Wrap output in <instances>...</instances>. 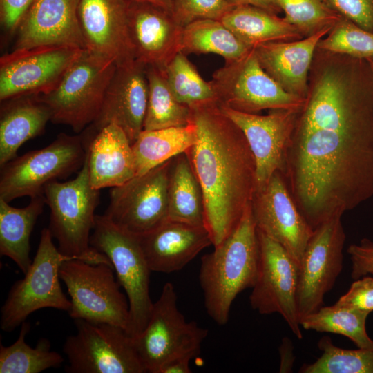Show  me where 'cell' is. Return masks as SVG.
<instances>
[{"instance_id":"obj_27","label":"cell","mask_w":373,"mask_h":373,"mask_svg":"<svg viewBox=\"0 0 373 373\" xmlns=\"http://www.w3.org/2000/svg\"><path fill=\"white\" fill-rule=\"evenodd\" d=\"M167 202L169 220L205 227L203 191L186 152L171 160Z\"/></svg>"},{"instance_id":"obj_24","label":"cell","mask_w":373,"mask_h":373,"mask_svg":"<svg viewBox=\"0 0 373 373\" xmlns=\"http://www.w3.org/2000/svg\"><path fill=\"white\" fill-rule=\"evenodd\" d=\"M331 29L326 26L300 41H270L253 49L263 69L285 90L307 98V76L314 50Z\"/></svg>"},{"instance_id":"obj_26","label":"cell","mask_w":373,"mask_h":373,"mask_svg":"<svg viewBox=\"0 0 373 373\" xmlns=\"http://www.w3.org/2000/svg\"><path fill=\"white\" fill-rule=\"evenodd\" d=\"M51 117L50 108L37 95L1 102L0 166L15 158L22 144L41 135Z\"/></svg>"},{"instance_id":"obj_41","label":"cell","mask_w":373,"mask_h":373,"mask_svg":"<svg viewBox=\"0 0 373 373\" xmlns=\"http://www.w3.org/2000/svg\"><path fill=\"white\" fill-rule=\"evenodd\" d=\"M334 8L365 30L373 28V0H327Z\"/></svg>"},{"instance_id":"obj_7","label":"cell","mask_w":373,"mask_h":373,"mask_svg":"<svg viewBox=\"0 0 373 373\" xmlns=\"http://www.w3.org/2000/svg\"><path fill=\"white\" fill-rule=\"evenodd\" d=\"M87 148L82 134L60 133L48 146L17 156L1 167L0 199L44 195L50 182L66 179L80 170Z\"/></svg>"},{"instance_id":"obj_34","label":"cell","mask_w":373,"mask_h":373,"mask_svg":"<svg viewBox=\"0 0 373 373\" xmlns=\"http://www.w3.org/2000/svg\"><path fill=\"white\" fill-rule=\"evenodd\" d=\"M20 326L19 336L12 345H0V373H39L59 367L64 358L58 352L50 350V341L41 338L32 347L26 342L30 323L24 321Z\"/></svg>"},{"instance_id":"obj_12","label":"cell","mask_w":373,"mask_h":373,"mask_svg":"<svg viewBox=\"0 0 373 373\" xmlns=\"http://www.w3.org/2000/svg\"><path fill=\"white\" fill-rule=\"evenodd\" d=\"M77 333L66 338L63 352L68 373H144L134 339L121 327L75 319Z\"/></svg>"},{"instance_id":"obj_4","label":"cell","mask_w":373,"mask_h":373,"mask_svg":"<svg viewBox=\"0 0 373 373\" xmlns=\"http://www.w3.org/2000/svg\"><path fill=\"white\" fill-rule=\"evenodd\" d=\"M44 196L50 211L48 229L64 256L90 263H112L90 243L99 190L90 182L88 156L75 178L48 184ZM113 266V265H112Z\"/></svg>"},{"instance_id":"obj_11","label":"cell","mask_w":373,"mask_h":373,"mask_svg":"<svg viewBox=\"0 0 373 373\" xmlns=\"http://www.w3.org/2000/svg\"><path fill=\"white\" fill-rule=\"evenodd\" d=\"M210 81L219 104L248 113L265 109L300 111L307 99L289 93L274 80L253 48L239 59L225 61Z\"/></svg>"},{"instance_id":"obj_28","label":"cell","mask_w":373,"mask_h":373,"mask_svg":"<svg viewBox=\"0 0 373 373\" xmlns=\"http://www.w3.org/2000/svg\"><path fill=\"white\" fill-rule=\"evenodd\" d=\"M45 204L44 195L30 198V203L22 208L12 207L0 199V254L10 258L23 274L32 261L30 235Z\"/></svg>"},{"instance_id":"obj_32","label":"cell","mask_w":373,"mask_h":373,"mask_svg":"<svg viewBox=\"0 0 373 373\" xmlns=\"http://www.w3.org/2000/svg\"><path fill=\"white\" fill-rule=\"evenodd\" d=\"M148 103L143 130L183 126L191 122V108L179 102L172 93L164 70L146 66Z\"/></svg>"},{"instance_id":"obj_45","label":"cell","mask_w":373,"mask_h":373,"mask_svg":"<svg viewBox=\"0 0 373 373\" xmlns=\"http://www.w3.org/2000/svg\"><path fill=\"white\" fill-rule=\"evenodd\" d=\"M194 356L183 355L172 358L160 368L158 373H191L189 361Z\"/></svg>"},{"instance_id":"obj_37","label":"cell","mask_w":373,"mask_h":373,"mask_svg":"<svg viewBox=\"0 0 373 373\" xmlns=\"http://www.w3.org/2000/svg\"><path fill=\"white\" fill-rule=\"evenodd\" d=\"M318 45L321 48L333 52L358 57H373V33L347 21L338 23L331 34Z\"/></svg>"},{"instance_id":"obj_18","label":"cell","mask_w":373,"mask_h":373,"mask_svg":"<svg viewBox=\"0 0 373 373\" xmlns=\"http://www.w3.org/2000/svg\"><path fill=\"white\" fill-rule=\"evenodd\" d=\"M148 97L146 65L135 59L117 65L97 117L82 133L86 142L104 126L115 124L133 144L143 131Z\"/></svg>"},{"instance_id":"obj_33","label":"cell","mask_w":373,"mask_h":373,"mask_svg":"<svg viewBox=\"0 0 373 373\" xmlns=\"http://www.w3.org/2000/svg\"><path fill=\"white\" fill-rule=\"evenodd\" d=\"M369 314L336 302L331 306H322L302 318L300 324L306 330L343 335L358 348H372L373 340L367 334L365 326Z\"/></svg>"},{"instance_id":"obj_2","label":"cell","mask_w":373,"mask_h":373,"mask_svg":"<svg viewBox=\"0 0 373 373\" xmlns=\"http://www.w3.org/2000/svg\"><path fill=\"white\" fill-rule=\"evenodd\" d=\"M190 108L196 140L186 153L203 191L205 227L215 247L233 232L251 204L256 162L242 131L218 102Z\"/></svg>"},{"instance_id":"obj_30","label":"cell","mask_w":373,"mask_h":373,"mask_svg":"<svg viewBox=\"0 0 373 373\" xmlns=\"http://www.w3.org/2000/svg\"><path fill=\"white\" fill-rule=\"evenodd\" d=\"M195 140L196 131L192 121L183 126L143 130L132 144L136 175L145 173L186 152Z\"/></svg>"},{"instance_id":"obj_5","label":"cell","mask_w":373,"mask_h":373,"mask_svg":"<svg viewBox=\"0 0 373 373\" xmlns=\"http://www.w3.org/2000/svg\"><path fill=\"white\" fill-rule=\"evenodd\" d=\"M116 67L113 60L84 49L58 85L37 95L50 108V122L82 133L97 117Z\"/></svg>"},{"instance_id":"obj_36","label":"cell","mask_w":373,"mask_h":373,"mask_svg":"<svg viewBox=\"0 0 373 373\" xmlns=\"http://www.w3.org/2000/svg\"><path fill=\"white\" fill-rule=\"evenodd\" d=\"M318 347L323 353L312 363L304 364L300 373H373V347L347 350L323 336Z\"/></svg>"},{"instance_id":"obj_19","label":"cell","mask_w":373,"mask_h":373,"mask_svg":"<svg viewBox=\"0 0 373 373\" xmlns=\"http://www.w3.org/2000/svg\"><path fill=\"white\" fill-rule=\"evenodd\" d=\"M218 105L242 131L255 159L256 189L263 186L276 171L283 169L299 111L272 110L267 115H260Z\"/></svg>"},{"instance_id":"obj_40","label":"cell","mask_w":373,"mask_h":373,"mask_svg":"<svg viewBox=\"0 0 373 373\" xmlns=\"http://www.w3.org/2000/svg\"><path fill=\"white\" fill-rule=\"evenodd\" d=\"M337 303L370 313L373 311V276H365L353 282Z\"/></svg>"},{"instance_id":"obj_20","label":"cell","mask_w":373,"mask_h":373,"mask_svg":"<svg viewBox=\"0 0 373 373\" xmlns=\"http://www.w3.org/2000/svg\"><path fill=\"white\" fill-rule=\"evenodd\" d=\"M77 13L84 49L117 65L135 59L125 0H79Z\"/></svg>"},{"instance_id":"obj_13","label":"cell","mask_w":373,"mask_h":373,"mask_svg":"<svg viewBox=\"0 0 373 373\" xmlns=\"http://www.w3.org/2000/svg\"><path fill=\"white\" fill-rule=\"evenodd\" d=\"M257 233L259 264L250 305L260 314H279L294 334L302 339L297 306L299 264L278 242L258 229Z\"/></svg>"},{"instance_id":"obj_6","label":"cell","mask_w":373,"mask_h":373,"mask_svg":"<svg viewBox=\"0 0 373 373\" xmlns=\"http://www.w3.org/2000/svg\"><path fill=\"white\" fill-rule=\"evenodd\" d=\"M90 243L109 259L129 305L127 333L133 339L144 329L153 303L150 292V273L138 238L114 224L106 216L96 215Z\"/></svg>"},{"instance_id":"obj_44","label":"cell","mask_w":373,"mask_h":373,"mask_svg":"<svg viewBox=\"0 0 373 373\" xmlns=\"http://www.w3.org/2000/svg\"><path fill=\"white\" fill-rule=\"evenodd\" d=\"M280 354V372H291L293 370L295 356L294 354V347L291 340L285 337L279 347Z\"/></svg>"},{"instance_id":"obj_29","label":"cell","mask_w":373,"mask_h":373,"mask_svg":"<svg viewBox=\"0 0 373 373\" xmlns=\"http://www.w3.org/2000/svg\"><path fill=\"white\" fill-rule=\"evenodd\" d=\"M220 21L251 48L299 36L298 29L284 19L251 5L235 6Z\"/></svg>"},{"instance_id":"obj_14","label":"cell","mask_w":373,"mask_h":373,"mask_svg":"<svg viewBox=\"0 0 373 373\" xmlns=\"http://www.w3.org/2000/svg\"><path fill=\"white\" fill-rule=\"evenodd\" d=\"M83 48L46 45L13 49L0 59V100L48 93L59 83Z\"/></svg>"},{"instance_id":"obj_48","label":"cell","mask_w":373,"mask_h":373,"mask_svg":"<svg viewBox=\"0 0 373 373\" xmlns=\"http://www.w3.org/2000/svg\"><path fill=\"white\" fill-rule=\"evenodd\" d=\"M371 63L372 64V66H373V57H371Z\"/></svg>"},{"instance_id":"obj_8","label":"cell","mask_w":373,"mask_h":373,"mask_svg":"<svg viewBox=\"0 0 373 373\" xmlns=\"http://www.w3.org/2000/svg\"><path fill=\"white\" fill-rule=\"evenodd\" d=\"M52 239L49 229L44 228L28 270L9 290L1 309L0 326L3 332H12L29 315L43 308L68 312L70 309L71 301L62 291L59 271L64 261L74 258L63 255Z\"/></svg>"},{"instance_id":"obj_9","label":"cell","mask_w":373,"mask_h":373,"mask_svg":"<svg viewBox=\"0 0 373 373\" xmlns=\"http://www.w3.org/2000/svg\"><path fill=\"white\" fill-rule=\"evenodd\" d=\"M113 271L111 265L79 259L66 260L60 265L59 277L70 297L68 314L72 318L110 323L127 332L128 300Z\"/></svg>"},{"instance_id":"obj_47","label":"cell","mask_w":373,"mask_h":373,"mask_svg":"<svg viewBox=\"0 0 373 373\" xmlns=\"http://www.w3.org/2000/svg\"><path fill=\"white\" fill-rule=\"evenodd\" d=\"M128 3H147L172 12L173 0H125Z\"/></svg>"},{"instance_id":"obj_22","label":"cell","mask_w":373,"mask_h":373,"mask_svg":"<svg viewBox=\"0 0 373 373\" xmlns=\"http://www.w3.org/2000/svg\"><path fill=\"white\" fill-rule=\"evenodd\" d=\"M79 0H32L17 28L14 49L66 45L84 49Z\"/></svg>"},{"instance_id":"obj_25","label":"cell","mask_w":373,"mask_h":373,"mask_svg":"<svg viewBox=\"0 0 373 373\" xmlns=\"http://www.w3.org/2000/svg\"><path fill=\"white\" fill-rule=\"evenodd\" d=\"M86 148L90 182L94 189L118 186L136 175L132 144L117 124L99 130Z\"/></svg>"},{"instance_id":"obj_38","label":"cell","mask_w":373,"mask_h":373,"mask_svg":"<svg viewBox=\"0 0 373 373\" xmlns=\"http://www.w3.org/2000/svg\"><path fill=\"white\" fill-rule=\"evenodd\" d=\"M284 19L298 30L321 29L338 19L322 0H275Z\"/></svg>"},{"instance_id":"obj_35","label":"cell","mask_w":373,"mask_h":373,"mask_svg":"<svg viewBox=\"0 0 373 373\" xmlns=\"http://www.w3.org/2000/svg\"><path fill=\"white\" fill-rule=\"evenodd\" d=\"M169 86L175 99L192 108L218 99L211 81L204 80L186 55L177 53L164 70Z\"/></svg>"},{"instance_id":"obj_23","label":"cell","mask_w":373,"mask_h":373,"mask_svg":"<svg viewBox=\"0 0 373 373\" xmlns=\"http://www.w3.org/2000/svg\"><path fill=\"white\" fill-rule=\"evenodd\" d=\"M137 238L151 271L163 273L181 270L212 245L206 227L170 220Z\"/></svg>"},{"instance_id":"obj_42","label":"cell","mask_w":373,"mask_h":373,"mask_svg":"<svg viewBox=\"0 0 373 373\" xmlns=\"http://www.w3.org/2000/svg\"><path fill=\"white\" fill-rule=\"evenodd\" d=\"M347 253L352 262L351 276L356 280L365 276H373V241L363 238L359 244L349 246Z\"/></svg>"},{"instance_id":"obj_10","label":"cell","mask_w":373,"mask_h":373,"mask_svg":"<svg viewBox=\"0 0 373 373\" xmlns=\"http://www.w3.org/2000/svg\"><path fill=\"white\" fill-rule=\"evenodd\" d=\"M208 330L195 321L187 322L178 307L174 285L166 283L153 303L144 331L134 343L146 372L158 373L168 361L183 355L195 356Z\"/></svg>"},{"instance_id":"obj_3","label":"cell","mask_w":373,"mask_h":373,"mask_svg":"<svg viewBox=\"0 0 373 373\" xmlns=\"http://www.w3.org/2000/svg\"><path fill=\"white\" fill-rule=\"evenodd\" d=\"M259 242L251 204L233 232L214 250L201 258L199 281L209 316L220 325L228 321L232 303L255 284Z\"/></svg>"},{"instance_id":"obj_15","label":"cell","mask_w":373,"mask_h":373,"mask_svg":"<svg viewBox=\"0 0 373 373\" xmlns=\"http://www.w3.org/2000/svg\"><path fill=\"white\" fill-rule=\"evenodd\" d=\"M171 160L113 187L104 215L121 229L141 236L169 220L167 182Z\"/></svg>"},{"instance_id":"obj_31","label":"cell","mask_w":373,"mask_h":373,"mask_svg":"<svg viewBox=\"0 0 373 373\" xmlns=\"http://www.w3.org/2000/svg\"><path fill=\"white\" fill-rule=\"evenodd\" d=\"M251 49L220 20H197L183 29L180 52L186 55L213 53L227 62L243 57Z\"/></svg>"},{"instance_id":"obj_21","label":"cell","mask_w":373,"mask_h":373,"mask_svg":"<svg viewBox=\"0 0 373 373\" xmlns=\"http://www.w3.org/2000/svg\"><path fill=\"white\" fill-rule=\"evenodd\" d=\"M128 27L134 57L164 70L180 52L184 27L171 12L147 3H128Z\"/></svg>"},{"instance_id":"obj_1","label":"cell","mask_w":373,"mask_h":373,"mask_svg":"<svg viewBox=\"0 0 373 373\" xmlns=\"http://www.w3.org/2000/svg\"><path fill=\"white\" fill-rule=\"evenodd\" d=\"M280 173L314 230L373 197V101L326 70L298 113Z\"/></svg>"},{"instance_id":"obj_43","label":"cell","mask_w":373,"mask_h":373,"mask_svg":"<svg viewBox=\"0 0 373 373\" xmlns=\"http://www.w3.org/2000/svg\"><path fill=\"white\" fill-rule=\"evenodd\" d=\"M32 1V0H0L1 22L6 30H17Z\"/></svg>"},{"instance_id":"obj_17","label":"cell","mask_w":373,"mask_h":373,"mask_svg":"<svg viewBox=\"0 0 373 373\" xmlns=\"http://www.w3.org/2000/svg\"><path fill=\"white\" fill-rule=\"evenodd\" d=\"M251 211L257 229L281 245L300 265L314 229L299 211L279 171L256 189Z\"/></svg>"},{"instance_id":"obj_46","label":"cell","mask_w":373,"mask_h":373,"mask_svg":"<svg viewBox=\"0 0 373 373\" xmlns=\"http://www.w3.org/2000/svg\"><path fill=\"white\" fill-rule=\"evenodd\" d=\"M233 6L238 5H251L254 6L269 12L274 13L278 10L279 7L275 0H227Z\"/></svg>"},{"instance_id":"obj_16","label":"cell","mask_w":373,"mask_h":373,"mask_svg":"<svg viewBox=\"0 0 373 373\" xmlns=\"http://www.w3.org/2000/svg\"><path fill=\"white\" fill-rule=\"evenodd\" d=\"M341 217L336 215L317 227L305 247L297 288L300 320L323 306L342 271L345 233Z\"/></svg>"},{"instance_id":"obj_39","label":"cell","mask_w":373,"mask_h":373,"mask_svg":"<svg viewBox=\"0 0 373 373\" xmlns=\"http://www.w3.org/2000/svg\"><path fill=\"white\" fill-rule=\"evenodd\" d=\"M235 6L227 0H173L172 14L183 27L200 19H218Z\"/></svg>"}]
</instances>
